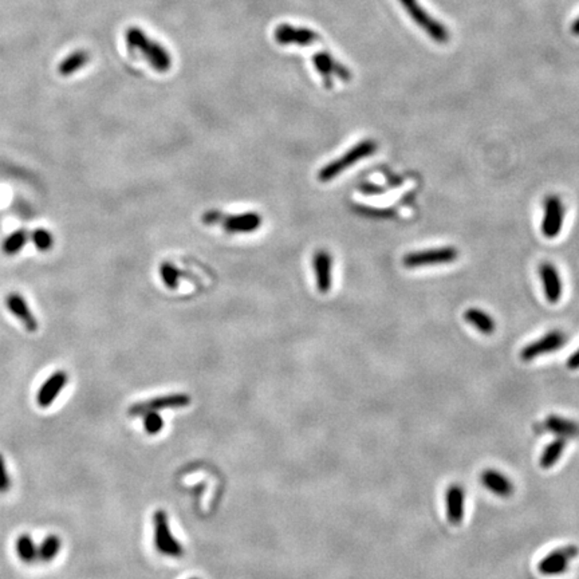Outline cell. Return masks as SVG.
I'll use <instances>...</instances> for the list:
<instances>
[{
    "mask_svg": "<svg viewBox=\"0 0 579 579\" xmlns=\"http://www.w3.org/2000/svg\"><path fill=\"white\" fill-rule=\"evenodd\" d=\"M125 44L131 53H138L140 57L157 72H167L172 67V57L169 51L157 41L149 38L140 27H129L125 31Z\"/></svg>",
    "mask_w": 579,
    "mask_h": 579,
    "instance_id": "cell-1",
    "label": "cell"
},
{
    "mask_svg": "<svg viewBox=\"0 0 579 579\" xmlns=\"http://www.w3.org/2000/svg\"><path fill=\"white\" fill-rule=\"evenodd\" d=\"M202 221L207 227L219 226L228 235H249L261 230L263 216L259 212L254 211L240 214H224L217 209H211L204 212Z\"/></svg>",
    "mask_w": 579,
    "mask_h": 579,
    "instance_id": "cell-2",
    "label": "cell"
},
{
    "mask_svg": "<svg viewBox=\"0 0 579 579\" xmlns=\"http://www.w3.org/2000/svg\"><path fill=\"white\" fill-rule=\"evenodd\" d=\"M377 149H378V144L375 140L372 138L362 140L358 144L351 146L346 153H344L338 159L332 160L325 167H322L317 174L319 183L326 184V183L333 181L338 176L345 174V171H348L349 168L358 164L361 160L373 156Z\"/></svg>",
    "mask_w": 579,
    "mask_h": 579,
    "instance_id": "cell-3",
    "label": "cell"
},
{
    "mask_svg": "<svg viewBox=\"0 0 579 579\" xmlns=\"http://www.w3.org/2000/svg\"><path fill=\"white\" fill-rule=\"evenodd\" d=\"M400 4L404 7L406 14L412 18V20L424 30V32L431 37L436 44H448L450 34L448 29L434 19V16L427 13V10L421 6L419 0H398Z\"/></svg>",
    "mask_w": 579,
    "mask_h": 579,
    "instance_id": "cell-4",
    "label": "cell"
},
{
    "mask_svg": "<svg viewBox=\"0 0 579 579\" xmlns=\"http://www.w3.org/2000/svg\"><path fill=\"white\" fill-rule=\"evenodd\" d=\"M153 526H155V546L160 554L165 557H171V558L183 557L184 547L172 534L168 515L164 509H157L155 512Z\"/></svg>",
    "mask_w": 579,
    "mask_h": 579,
    "instance_id": "cell-5",
    "label": "cell"
},
{
    "mask_svg": "<svg viewBox=\"0 0 579 579\" xmlns=\"http://www.w3.org/2000/svg\"><path fill=\"white\" fill-rule=\"evenodd\" d=\"M459 258V251L453 246L438 247L431 249L415 251L404 255L403 264L406 268H419L425 266L448 264Z\"/></svg>",
    "mask_w": 579,
    "mask_h": 579,
    "instance_id": "cell-6",
    "label": "cell"
},
{
    "mask_svg": "<svg viewBox=\"0 0 579 579\" xmlns=\"http://www.w3.org/2000/svg\"><path fill=\"white\" fill-rule=\"evenodd\" d=\"M313 63L326 89L333 87L334 78H338L344 82H350L353 78L351 72L348 67L344 63H341L338 59L334 58L333 56L326 50L317 51L313 56Z\"/></svg>",
    "mask_w": 579,
    "mask_h": 579,
    "instance_id": "cell-7",
    "label": "cell"
},
{
    "mask_svg": "<svg viewBox=\"0 0 579 579\" xmlns=\"http://www.w3.org/2000/svg\"><path fill=\"white\" fill-rule=\"evenodd\" d=\"M190 397L184 393H174L167 394L156 398H150L146 401H138L129 408L128 415L131 417H140L149 412H160L165 409H180L190 404Z\"/></svg>",
    "mask_w": 579,
    "mask_h": 579,
    "instance_id": "cell-8",
    "label": "cell"
},
{
    "mask_svg": "<svg viewBox=\"0 0 579 579\" xmlns=\"http://www.w3.org/2000/svg\"><path fill=\"white\" fill-rule=\"evenodd\" d=\"M274 39L280 46H301L308 47L320 41V35L315 30L292 26L289 23H282L274 30Z\"/></svg>",
    "mask_w": 579,
    "mask_h": 579,
    "instance_id": "cell-9",
    "label": "cell"
},
{
    "mask_svg": "<svg viewBox=\"0 0 579 579\" xmlns=\"http://www.w3.org/2000/svg\"><path fill=\"white\" fill-rule=\"evenodd\" d=\"M545 212L542 220V233L547 239H555L562 231L565 220V205L559 196L550 195L543 204Z\"/></svg>",
    "mask_w": 579,
    "mask_h": 579,
    "instance_id": "cell-10",
    "label": "cell"
},
{
    "mask_svg": "<svg viewBox=\"0 0 579 579\" xmlns=\"http://www.w3.org/2000/svg\"><path fill=\"white\" fill-rule=\"evenodd\" d=\"M566 344V334L561 330H552L545 334L542 338L528 344L521 349V361H533L543 354H549L555 350H559Z\"/></svg>",
    "mask_w": 579,
    "mask_h": 579,
    "instance_id": "cell-11",
    "label": "cell"
},
{
    "mask_svg": "<svg viewBox=\"0 0 579 579\" xmlns=\"http://www.w3.org/2000/svg\"><path fill=\"white\" fill-rule=\"evenodd\" d=\"M579 549L574 545L565 546L562 549L554 550L549 555H546L539 562V571L543 575H559L564 574L570 562L578 557Z\"/></svg>",
    "mask_w": 579,
    "mask_h": 579,
    "instance_id": "cell-12",
    "label": "cell"
},
{
    "mask_svg": "<svg viewBox=\"0 0 579 579\" xmlns=\"http://www.w3.org/2000/svg\"><path fill=\"white\" fill-rule=\"evenodd\" d=\"M334 259L327 249H318L313 256V270L319 294L326 295L333 287Z\"/></svg>",
    "mask_w": 579,
    "mask_h": 579,
    "instance_id": "cell-13",
    "label": "cell"
},
{
    "mask_svg": "<svg viewBox=\"0 0 579 579\" xmlns=\"http://www.w3.org/2000/svg\"><path fill=\"white\" fill-rule=\"evenodd\" d=\"M69 384V375L65 370H57L48 377L37 393V404L42 409H47L53 405L59 394Z\"/></svg>",
    "mask_w": 579,
    "mask_h": 579,
    "instance_id": "cell-14",
    "label": "cell"
},
{
    "mask_svg": "<svg viewBox=\"0 0 579 579\" xmlns=\"http://www.w3.org/2000/svg\"><path fill=\"white\" fill-rule=\"evenodd\" d=\"M4 302H6V307L8 308V311L23 325V327L29 333H35L38 330V327H39L38 319L34 315V313L31 311L29 304L26 302V299L22 294L10 292L6 297Z\"/></svg>",
    "mask_w": 579,
    "mask_h": 579,
    "instance_id": "cell-15",
    "label": "cell"
},
{
    "mask_svg": "<svg viewBox=\"0 0 579 579\" xmlns=\"http://www.w3.org/2000/svg\"><path fill=\"white\" fill-rule=\"evenodd\" d=\"M539 275L545 290V295L550 304H558L562 298L564 286L558 268L552 263H542L539 267Z\"/></svg>",
    "mask_w": 579,
    "mask_h": 579,
    "instance_id": "cell-16",
    "label": "cell"
},
{
    "mask_svg": "<svg viewBox=\"0 0 579 579\" xmlns=\"http://www.w3.org/2000/svg\"><path fill=\"white\" fill-rule=\"evenodd\" d=\"M445 507L447 518L452 524H460L464 519V507H465V493L459 484H452L445 495Z\"/></svg>",
    "mask_w": 579,
    "mask_h": 579,
    "instance_id": "cell-17",
    "label": "cell"
},
{
    "mask_svg": "<svg viewBox=\"0 0 579 579\" xmlns=\"http://www.w3.org/2000/svg\"><path fill=\"white\" fill-rule=\"evenodd\" d=\"M481 484L491 493L500 497H509L514 493V484L506 475L496 469H486L481 476Z\"/></svg>",
    "mask_w": 579,
    "mask_h": 579,
    "instance_id": "cell-18",
    "label": "cell"
},
{
    "mask_svg": "<svg viewBox=\"0 0 579 579\" xmlns=\"http://www.w3.org/2000/svg\"><path fill=\"white\" fill-rule=\"evenodd\" d=\"M546 431L557 434L562 438H570L579 436V424L561 416H549L545 421Z\"/></svg>",
    "mask_w": 579,
    "mask_h": 579,
    "instance_id": "cell-19",
    "label": "cell"
},
{
    "mask_svg": "<svg viewBox=\"0 0 579 579\" xmlns=\"http://www.w3.org/2000/svg\"><path fill=\"white\" fill-rule=\"evenodd\" d=\"M15 551L19 561L26 565H32L38 561V545L27 533L20 534L16 538Z\"/></svg>",
    "mask_w": 579,
    "mask_h": 579,
    "instance_id": "cell-20",
    "label": "cell"
},
{
    "mask_svg": "<svg viewBox=\"0 0 579 579\" xmlns=\"http://www.w3.org/2000/svg\"><path fill=\"white\" fill-rule=\"evenodd\" d=\"M464 318L469 325H472L475 329H478L479 332L484 335H491L496 330V325H495V320L491 318V315H488L486 311L480 308H475V307L468 308L464 313Z\"/></svg>",
    "mask_w": 579,
    "mask_h": 579,
    "instance_id": "cell-21",
    "label": "cell"
},
{
    "mask_svg": "<svg viewBox=\"0 0 579 579\" xmlns=\"http://www.w3.org/2000/svg\"><path fill=\"white\" fill-rule=\"evenodd\" d=\"M89 62H90L89 51L77 50L59 63V74L63 77H70L74 72H79L82 67H85Z\"/></svg>",
    "mask_w": 579,
    "mask_h": 579,
    "instance_id": "cell-22",
    "label": "cell"
},
{
    "mask_svg": "<svg viewBox=\"0 0 579 579\" xmlns=\"http://www.w3.org/2000/svg\"><path fill=\"white\" fill-rule=\"evenodd\" d=\"M62 550V540L58 535L50 534L46 536L38 546V561L44 564H51L56 561Z\"/></svg>",
    "mask_w": 579,
    "mask_h": 579,
    "instance_id": "cell-23",
    "label": "cell"
},
{
    "mask_svg": "<svg viewBox=\"0 0 579 579\" xmlns=\"http://www.w3.org/2000/svg\"><path fill=\"white\" fill-rule=\"evenodd\" d=\"M566 448V438L558 437L557 440H554L551 444H549L540 457V467L547 469L551 468L552 465L558 463V460L561 459V456L564 455V450Z\"/></svg>",
    "mask_w": 579,
    "mask_h": 579,
    "instance_id": "cell-24",
    "label": "cell"
},
{
    "mask_svg": "<svg viewBox=\"0 0 579 579\" xmlns=\"http://www.w3.org/2000/svg\"><path fill=\"white\" fill-rule=\"evenodd\" d=\"M29 232L26 231V230H18V231L13 232L11 235H8V236L4 239L1 249H3V252H4L6 255L13 256V255L19 254V252L25 248V246H26L27 242H29Z\"/></svg>",
    "mask_w": 579,
    "mask_h": 579,
    "instance_id": "cell-25",
    "label": "cell"
},
{
    "mask_svg": "<svg viewBox=\"0 0 579 579\" xmlns=\"http://www.w3.org/2000/svg\"><path fill=\"white\" fill-rule=\"evenodd\" d=\"M159 275L162 285L171 291H176L180 285V278L183 273L174 266L172 261H162L159 266Z\"/></svg>",
    "mask_w": 579,
    "mask_h": 579,
    "instance_id": "cell-26",
    "label": "cell"
},
{
    "mask_svg": "<svg viewBox=\"0 0 579 579\" xmlns=\"http://www.w3.org/2000/svg\"><path fill=\"white\" fill-rule=\"evenodd\" d=\"M30 239L34 243V246L37 247V249L41 252H48L56 243L53 233L44 228H37L35 231H32L30 235Z\"/></svg>",
    "mask_w": 579,
    "mask_h": 579,
    "instance_id": "cell-27",
    "label": "cell"
},
{
    "mask_svg": "<svg viewBox=\"0 0 579 579\" xmlns=\"http://www.w3.org/2000/svg\"><path fill=\"white\" fill-rule=\"evenodd\" d=\"M145 432L148 434H157L164 428V420L161 419L159 412H149L144 415Z\"/></svg>",
    "mask_w": 579,
    "mask_h": 579,
    "instance_id": "cell-28",
    "label": "cell"
},
{
    "mask_svg": "<svg viewBox=\"0 0 579 579\" xmlns=\"http://www.w3.org/2000/svg\"><path fill=\"white\" fill-rule=\"evenodd\" d=\"M354 211H357L360 215H363V216L377 217V219H391L396 215L393 209H378V208H372L366 205H354Z\"/></svg>",
    "mask_w": 579,
    "mask_h": 579,
    "instance_id": "cell-29",
    "label": "cell"
},
{
    "mask_svg": "<svg viewBox=\"0 0 579 579\" xmlns=\"http://www.w3.org/2000/svg\"><path fill=\"white\" fill-rule=\"evenodd\" d=\"M13 487V478L10 476L4 456L0 453V495L8 493Z\"/></svg>",
    "mask_w": 579,
    "mask_h": 579,
    "instance_id": "cell-30",
    "label": "cell"
},
{
    "mask_svg": "<svg viewBox=\"0 0 579 579\" xmlns=\"http://www.w3.org/2000/svg\"><path fill=\"white\" fill-rule=\"evenodd\" d=\"M358 189L361 190L363 195H382L384 193V188H381L379 186H376L373 183H361Z\"/></svg>",
    "mask_w": 579,
    "mask_h": 579,
    "instance_id": "cell-31",
    "label": "cell"
},
{
    "mask_svg": "<svg viewBox=\"0 0 579 579\" xmlns=\"http://www.w3.org/2000/svg\"><path fill=\"white\" fill-rule=\"evenodd\" d=\"M567 367L571 370L579 369V349L567 360Z\"/></svg>",
    "mask_w": 579,
    "mask_h": 579,
    "instance_id": "cell-32",
    "label": "cell"
},
{
    "mask_svg": "<svg viewBox=\"0 0 579 579\" xmlns=\"http://www.w3.org/2000/svg\"><path fill=\"white\" fill-rule=\"evenodd\" d=\"M570 31H571V34H573L574 37H579V16L573 22V25H571V27H570Z\"/></svg>",
    "mask_w": 579,
    "mask_h": 579,
    "instance_id": "cell-33",
    "label": "cell"
},
{
    "mask_svg": "<svg viewBox=\"0 0 579 579\" xmlns=\"http://www.w3.org/2000/svg\"><path fill=\"white\" fill-rule=\"evenodd\" d=\"M190 579H200V578H190Z\"/></svg>",
    "mask_w": 579,
    "mask_h": 579,
    "instance_id": "cell-34",
    "label": "cell"
}]
</instances>
